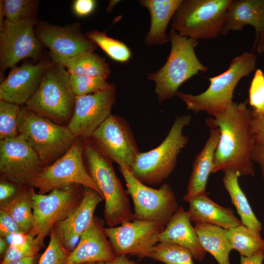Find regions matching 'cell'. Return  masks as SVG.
Listing matches in <instances>:
<instances>
[{
  "label": "cell",
  "mask_w": 264,
  "mask_h": 264,
  "mask_svg": "<svg viewBox=\"0 0 264 264\" xmlns=\"http://www.w3.org/2000/svg\"><path fill=\"white\" fill-rule=\"evenodd\" d=\"M248 102H233L225 111L206 119L207 125L219 128L220 132L212 173L230 170L240 176H254L252 154L256 138L250 124L252 110L247 108Z\"/></svg>",
  "instance_id": "cell-1"
},
{
  "label": "cell",
  "mask_w": 264,
  "mask_h": 264,
  "mask_svg": "<svg viewBox=\"0 0 264 264\" xmlns=\"http://www.w3.org/2000/svg\"><path fill=\"white\" fill-rule=\"evenodd\" d=\"M256 62L254 53L245 52L233 58L226 71L209 78V86L203 92L193 95L178 91L175 96L194 113L205 111L214 117L232 105L237 84L255 69Z\"/></svg>",
  "instance_id": "cell-2"
},
{
  "label": "cell",
  "mask_w": 264,
  "mask_h": 264,
  "mask_svg": "<svg viewBox=\"0 0 264 264\" xmlns=\"http://www.w3.org/2000/svg\"><path fill=\"white\" fill-rule=\"evenodd\" d=\"M169 37L171 48L166 63L157 71L148 74V79L155 84L160 103L175 96L179 87L194 75L207 71L195 53L198 40L182 36L173 29Z\"/></svg>",
  "instance_id": "cell-3"
},
{
  "label": "cell",
  "mask_w": 264,
  "mask_h": 264,
  "mask_svg": "<svg viewBox=\"0 0 264 264\" xmlns=\"http://www.w3.org/2000/svg\"><path fill=\"white\" fill-rule=\"evenodd\" d=\"M83 145L89 173L105 201L107 226L115 227L133 220L128 194L117 177L111 161L88 139H85Z\"/></svg>",
  "instance_id": "cell-4"
},
{
  "label": "cell",
  "mask_w": 264,
  "mask_h": 264,
  "mask_svg": "<svg viewBox=\"0 0 264 264\" xmlns=\"http://www.w3.org/2000/svg\"><path fill=\"white\" fill-rule=\"evenodd\" d=\"M191 121L190 115L176 117L168 134L159 146L138 154L130 169L136 178L145 184L156 185L171 175L180 153L189 142L183 130Z\"/></svg>",
  "instance_id": "cell-5"
},
{
  "label": "cell",
  "mask_w": 264,
  "mask_h": 264,
  "mask_svg": "<svg viewBox=\"0 0 264 264\" xmlns=\"http://www.w3.org/2000/svg\"><path fill=\"white\" fill-rule=\"evenodd\" d=\"M69 77L70 73L62 65L50 63L38 89L26 102L25 108L58 123H68L76 97Z\"/></svg>",
  "instance_id": "cell-6"
},
{
  "label": "cell",
  "mask_w": 264,
  "mask_h": 264,
  "mask_svg": "<svg viewBox=\"0 0 264 264\" xmlns=\"http://www.w3.org/2000/svg\"><path fill=\"white\" fill-rule=\"evenodd\" d=\"M231 1L182 0L172 18V29L197 40L216 38L221 35Z\"/></svg>",
  "instance_id": "cell-7"
},
{
  "label": "cell",
  "mask_w": 264,
  "mask_h": 264,
  "mask_svg": "<svg viewBox=\"0 0 264 264\" xmlns=\"http://www.w3.org/2000/svg\"><path fill=\"white\" fill-rule=\"evenodd\" d=\"M18 131L45 166L67 152L77 138L67 126L55 123L26 108L22 110Z\"/></svg>",
  "instance_id": "cell-8"
},
{
  "label": "cell",
  "mask_w": 264,
  "mask_h": 264,
  "mask_svg": "<svg viewBox=\"0 0 264 264\" xmlns=\"http://www.w3.org/2000/svg\"><path fill=\"white\" fill-rule=\"evenodd\" d=\"M83 152V143L77 138L67 152L53 163L45 166L28 185L38 189V194H45L55 189L79 184L92 189L102 196L85 167Z\"/></svg>",
  "instance_id": "cell-9"
},
{
  "label": "cell",
  "mask_w": 264,
  "mask_h": 264,
  "mask_svg": "<svg viewBox=\"0 0 264 264\" xmlns=\"http://www.w3.org/2000/svg\"><path fill=\"white\" fill-rule=\"evenodd\" d=\"M119 170L133 201V220L152 221L165 226L178 208L170 185L164 184L154 189L138 180L129 169L119 167Z\"/></svg>",
  "instance_id": "cell-10"
},
{
  "label": "cell",
  "mask_w": 264,
  "mask_h": 264,
  "mask_svg": "<svg viewBox=\"0 0 264 264\" xmlns=\"http://www.w3.org/2000/svg\"><path fill=\"white\" fill-rule=\"evenodd\" d=\"M79 197L73 185L53 190L46 195L36 193L32 188L34 224L27 234L35 237L43 246L44 238L54 226L78 206L81 200Z\"/></svg>",
  "instance_id": "cell-11"
},
{
  "label": "cell",
  "mask_w": 264,
  "mask_h": 264,
  "mask_svg": "<svg viewBox=\"0 0 264 264\" xmlns=\"http://www.w3.org/2000/svg\"><path fill=\"white\" fill-rule=\"evenodd\" d=\"M90 138L99 151L119 167L130 170L140 153L129 124L120 116L111 114Z\"/></svg>",
  "instance_id": "cell-12"
},
{
  "label": "cell",
  "mask_w": 264,
  "mask_h": 264,
  "mask_svg": "<svg viewBox=\"0 0 264 264\" xmlns=\"http://www.w3.org/2000/svg\"><path fill=\"white\" fill-rule=\"evenodd\" d=\"M165 226L157 222L134 219L115 227H104L115 256L131 255L148 257L159 242Z\"/></svg>",
  "instance_id": "cell-13"
},
{
  "label": "cell",
  "mask_w": 264,
  "mask_h": 264,
  "mask_svg": "<svg viewBox=\"0 0 264 264\" xmlns=\"http://www.w3.org/2000/svg\"><path fill=\"white\" fill-rule=\"evenodd\" d=\"M38 154L22 134L0 141V171L18 185L28 184L44 167Z\"/></svg>",
  "instance_id": "cell-14"
},
{
  "label": "cell",
  "mask_w": 264,
  "mask_h": 264,
  "mask_svg": "<svg viewBox=\"0 0 264 264\" xmlns=\"http://www.w3.org/2000/svg\"><path fill=\"white\" fill-rule=\"evenodd\" d=\"M116 89L115 86L110 84L97 92L76 96L73 113L67 126L77 138H90L111 114L116 100Z\"/></svg>",
  "instance_id": "cell-15"
},
{
  "label": "cell",
  "mask_w": 264,
  "mask_h": 264,
  "mask_svg": "<svg viewBox=\"0 0 264 264\" xmlns=\"http://www.w3.org/2000/svg\"><path fill=\"white\" fill-rule=\"evenodd\" d=\"M34 18L19 22L4 21L0 33V68L13 67L21 60L37 59L41 50L40 41L35 36Z\"/></svg>",
  "instance_id": "cell-16"
},
{
  "label": "cell",
  "mask_w": 264,
  "mask_h": 264,
  "mask_svg": "<svg viewBox=\"0 0 264 264\" xmlns=\"http://www.w3.org/2000/svg\"><path fill=\"white\" fill-rule=\"evenodd\" d=\"M50 63H25L12 69L0 85V99L17 105L25 104L35 94Z\"/></svg>",
  "instance_id": "cell-17"
},
{
  "label": "cell",
  "mask_w": 264,
  "mask_h": 264,
  "mask_svg": "<svg viewBox=\"0 0 264 264\" xmlns=\"http://www.w3.org/2000/svg\"><path fill=\"white\" fill-rule=\"evenodd\" d=\"M103 199L98 192L88 188L76 208L55 225L54 228L60 241L68 251L71 252L76 247L82 234L92 222L94 211Z\"/></svg>",
  "instance_id": "cell-18"
},
{
  "label": "cell",
  "mask_w": 264,
  "mask_h": 264,
  "mask_svg": "<svg viewBox=\"0 0 264 264\" xmlns=\"http://www.w3.org/2000/svg\"><path fill=\"white\" fill-rule=\"evenodd\" d=\"M38 33L39 39L49 49L52 55L70 58L93 52L96 48L93 42L71 27L43 25Z\"/></svg>",
  "instance_id": "cell-19"
},
{
  "label": "cell",
  "mask_w": 264,
  "mask_h": 264,
  "mask_svg": "<svg viewBox=\"0 0 264 264\" xmlns=\"http://www.w3.org/2000/svg\"><path fill=\"white\" fill-rule=\"evenodd\" d=\"M103 228L94 218L64 264H86L113 260L116 256L106 239Z\"/></svg>",
  "instance_id": "cell-20"
},
{
  "label": "cell",
  "mask_w": 264,
  "mask_h": 264,
  "mask_svg": "<svg viewBox=\"0 0 264 264\" xmlns=\"http://www.w3.org/2000/svg\"><path fill=\"white\" fill-rule=\"evenodd\" d=\"M187 211L178 207L159 237V242L176 244L189 251L193 259L201 261L206 251L201 246Z\"/></svg>",
  "instance_id": "cell-21"
},
{
  "label": "cell",
  "mask_w": 264,
  "mask_h": 264,
  "mask_svg": "<svg viewBox=\"0 0 264 264\" xmlns=\"http://www.w3.org/2000/svg\"><path fill=\"white\" fill-rule=\"evenodd\" d=\"M219 128H212L209 136L202 150L196 155L183 199L188 201L199 195L206 193L209 175L212 173L214 156L220 138Z\"/></svg>",
  "instance_id": "cell-22"
},
{
  "label": "cell",
  "mask_w": 264,
  "mask_h": 264,
  "mask_svg": "<svg viewBox=\"0 0 264 264\" xmlns=\"http://www.w3.org/2000/svg\"><path fill=\"white\" fill-rule=\"evenodd\" d=\"M246 25L254 28L256 36L264 29V0H232L221 35L241 30Z\"/></svg>",
  "instance_id": "cell-23"
},
{
  "label": "cell",
  "mask_w": 264,
  "mask_h": 264,
  "mask_svg": "<svg viewBox=\"0 0 264 264\" xmlns=\"http://www.w3.org/2000/svg\"><path fill=\"white\" fill-rule=\"evenodd\" d=\"M187 202L189 208L187 212L191 221L195 223H208L226 229L242 224L230 208H226L211 200L206 193L197 196Z\"/></svg>",
  "instance_id": "cell-24"
},
{
  "label": "cell",
  "mask_w": 264,
  "mask_h": 264,
  "mask_svg": "<svg viewBox=\"0 0 264 264\" xmlns=\"http://www.w3.org/2000/svg\"><path fill=\"white\" fill-rule=\"evenodd\" d=\"M182 0H142L139 3L149 10L151 24L145 38L147 46L164 44L169 41L168 25Z\"/></svg>",
  "instance_id": "cell-25"
},
{
  "label": "cell",
  "mask_w": 264,
  "mask_h": 264,
  "mask_svg": "<svg viewBox=\"0 0 264 264\" xmlns=\"http://www.w3.org/2000/svg\"><path fill=\"white\" fill-rule=\"evenodd\" d=\"M194 228L201 246L213 255L218 264H231L229 254L233 249L227 229L203 223H195Z\"/></svg>",
  "instance_id": "cell-26"
},
{
  "label": "cell",
  "mask_w": 264,
  "mask_h": 264,
  "mask_svg": "<svg viewBox=\"0 0 264 264\" xmlns=\"http://www.w3.org/2000/svg\"><path fill=\"white\" fill-rule=\"evenodd\" d=\"M54 62L62 65L70 74L101 77L108 79L110 74L105 59L92 52L72 57L64 58L51 55Z\"/></svg>",
  "instance_id": "cell-27"
},
{
  "label": "cell",
  "mask_w": 264,
  "mask_h": 264,
  "mask_svg": "<svg viewBox=\"0 0 264 264\" xmlns=\"http://www.w3.org/2000/svg\"><path fill=\"white\" fill-rule=\"evenodd\" d=\"M239 176L234 171H225L222 177L223 185L236 208L242 223L251 230L260 233L263 228L262 224L256 217L240 187L238 180Z\"/></svg>",
  "instance_id": "cell-28"
},
{
  "label": "cell",
  "mask_w": 264,
  "mask_h": 264,
  "mask_svg": "<svg viewBox=\"0 0 264 264\" xmlns=\"http://www.w3.org/2000/svg\"><path fill=\"white\" fill-rule=\"evenodd\" d=\"M32 190L30 187L0 206L1 209L14 219L24 234L31 230L34 224Z\"/></svg>",
  "instance_id": "cell-29"
},
{
  "label": "cell",
  "mask_w": 264,
  "mask_h": 264,
  "mask_svg": "<svg viewBox=\"0 0 264 264\" xmlns=\"http://www.w3.org/2000/svg\"><path fill=\"white\" fill-rule=\"evenodd\" d=\"M227 236L232 249L239 252L241 256L249 257L264 249V240L260 233L242 223L227 229Z\"/></svg>",
  "instance_id": "cell-30"
},
{
  "label": "cell",
  "mask_w": 264,
  "mask_h": 264,
  "mask_svg": "<svg viewBox=\"0 0 264 264\" xmlns=\"http://www.w3.org/2000/svg\"><path fill=\"white\" fill-rule=\"evenodd\" d=\"M165 264H194L191 253L185 248L173 243L159 242L148 256Z\"/></svg>",
  "instance_id": "cell-31"
},
{
  "label": "cell",
  "mask_w": 264,
  "mask_h": 264,
  "mask_svg": "<svg viewBox=\"0 0 264 264\" xmlns=\"http://www.w3.org/2000/svg\"><path fill=\"white\" fill-rule=\"evenodd\" d=\"M86 36L115 61L125 63L131 57V50L126 44L107 36L105 32L92 30Z\"/></svg>",
  "instance_id": "cell-32"
},
{
  "label": "cell",
  "mask_w": 264,
  "mask_h": 264,
  "mask_svg": "<svg viewBox=\"0 0 264 264\" xmlns=\"http://www.w3.org/2000/svg\"><path fill=\"white\" fill-rule=\"evenodd\" d=\"M22 109L18 105L0 100V139L16 137Z\"/></svg>",
  "instance_id": "cell-33"
},
{
  "label": "cell",
  "mask_w": 264,
  "mask_h": 264,
  "mask_svg": "<svg viewBox=\"0 0 264 264\" xmlns=\"http://www.w3.org/2000/svg\"><path fill=\"white\" fill-rule=\"evenodd\" d=\"M42 245L31 235L26 234L17 242L12 241L8 247L1 264L21 259L35 257Z\"/></svg>",
  "instance_id": "cell-34"
},
{
  "label": "cell",
  "mask_w": 264,
  "mask_h": 264,
  "mask_svg": "<svg viewBox=\"0 0 264 264\" xmlns=\"http://www.w3.org/2000/svg\"><path fill=\"white\" fill-rule=\"evenodd\" d=\"M37 2V0H0V3L5 20L15 23L34 18Z\"/></svg>",
  "instance_id": "cell-35"
},
{
  "label": "cell",
  "mask_w": 264,
  "mask_h": 264,
  "mask_svg": "<svg viewBox=\"0 0 264 264\" xmlns=\"http://www.w3.org/2000/svg\"><path fill=\"white\" fill-rule=\"evenodd\" d=\"M106 78L70 74L69 77L71 88L76 96H83L101 91L108 87Z\"/></svg>",
  "instance_id": "cell-36"
},
{
  "label": "cell",
  "mask_w": 264,
  "mask_h": 264,
  "mask_svg": "<svg viewBox=\"0 0 264 264\" xmlns=\"http://www.w3.org/2000/svg\"><path fill=\"white\" fill-rule=\"evenodd\" d=\"M68 255V251L53 228L50 232L49 244L41 257L39 264H64Z\"/></svg>",
  "instance_id": "cell-37"
},
{
  "label": "cell",
  "mask_w": 264,
  "mask_h": 264,
  "mask_svg": "<svg viewBox=\"0 0 264 264\" xmlns=\"http://www.w3.org/2000/svg\"><path fill=\"white\" fill-rule=\"evenodd\" d=\"M253 113H264V73L261 69L256 70L249 89V100Z\"/></svg>",
  "instance_id": "cell-38"
},
{
  "label": "cell",
  "mask_w": 264,
  "mask_h": 264,
  "mask_svg": "<svg viewBox=\"0 0 264 264\" xmlns=\"http://www.w3.org/2000/svg\"><path fill=\"white\" fill-rule=\"evenodd\" d=\"M0 235L5 239H11L24 235L14 219L4 211L0 210Z\"/></svg>",
  "instance_id": "cell-39"
},
{
  "label": "cell",
  "mask_w": 264,
  "mask_h": 264,
  "mask_svg": "<svg viewBox=\"0 0 264 264\" xmlns=\"http://www.w3.org/2000/svg\"><path fill=\"white\" fill-rule=\"evenodd\" d=\"M250 124L256 138V143L264 142V113L257 115L252 111Z\"/></svg>",
  "instance_id": "cell-40"
},
{
  "label": "cell",
  "mask_w": 264,
  "mask_h": 264,
  "mask_svg": "<svg viewBox=\"0 0 264 264\" xmlns=\"http://www.w3.org/2000/svg\"><path fill=\"white\" fill-rule=\"evenodd\" d=\"M96 1L93 0H76L73 4L74 12L79 16H86L94 10Z\"/></svg>",
  "instance_id": "cell-41"
},
{
  "label": "cell",
  "mask_w": 264,
  "mask_h": 264,
  "mask_svg": "<svg viewBox=\"0 0 264 264\" xmlns=\"http://www.w3.org/2000/svg\"><path fill=\"white\" fill-rule=\"evenodd\" d=\"M252 157L253 161L257 163L261 168L264 184V142L256 143Z\"/></svg>",
  "instance_id": "cell-42"
},
{
  "label": "cell",
  "mask_w": 264,
  "mask_h": 264,
  "mask_svg": "<svg viewBox=\"0 0 264 264\" xmlns=\"http://www.w3.org/2000/svg\"><path fill=\"white\" fill-rule=\"evenodd\" d=\"M16 192V189L14 186L6 182H0V200L1 202L11 198Z\"/></svg>",
  "instance_id": "cell-43"
},
{
  "label": "cell",
  "mask_w": 264,
  "mask_h": 264,
  "mask_svg": "<svg viewBox=\"0 0 264 264\" xmlns=\"http://www.w3.org/2000/svg\"><path fill=\"white\" fill-rule=\"evenodd\" d=\"M264 260V250L249 256H241L240 264H263Z\"/></svg>",
  "instance_id": "cell-44"
},
{
  "label": "cell",
  "mask_w": 264,
  "mask_h": 264,
  "mask_svg": "<svg viewBox=\"0 0 264 264\" xmlns=\"http://www.w3.org/2000/svg\"><path fill=\"white\" fill-rule=\"evenodd\" d=\"M97 264H137L135 262L129 260L125 255L116 256L115 258L110 261L98 263Z\"/></svg>",
  "instance_id": "cell-45"
},
{
  "label": "cell",
  "mask_w": 264,
  "mask_h": 264,
  "mask_svg": "<svg viewBox=\"0 0 264 264\" xmlns=\"http://www.w3.org/2000/svg\"><path fill=\"white\" fill-rule=\"evenodd\" d=\"M255 46L259 54L264 55V29L256 36Z\"/></svg>",
  "instance_id": "cell-46"
},
{
  "label": "cell",
  "mask_w": 264,
  "mask_h": 264,
  "mask_svg": "<svg viewBox=\"0 0 264 264\" xmlns=\"http://www.w3.org/2000/svg\"><path fill=\"white\" fill-rule=\"evenodd\" d=\"M35 260V257H31L12 261L4 264H34Z\"/></svg>",
  "instance_id": "cell-47"
},
{
  "label": "cell",
  "mask_w": 264,
  "mask_h": 264,
  "mask_svg": "<svg viewBox=\"0 0 264 264\" xmlns=\"http://www.w3.org/2000/svg\"><path fill=\"white\" fill-rule=\"evenodd\" d=\"M7 245V242L6 240L2 237L0 238V254L2 253Z\"/></svg>",
  "instance_id": "cell-48"
},
{
  "label": "cell",
  "mask_w": 264,
  "mask_h": 264,
  "mask_svg": "<svg viewBox=\"0 0 264 264\" xmlns=\"http://www.w3.org/2000/svg\"><path fill=\"white\" fill-rule=\"evenodd\" d=\"M93 264V263H88V264Z\"/></svg>",
  "instance_id": "cell-49"
},
{
  "label": "cell",
  "mask_w": 264,
  "mask_h": 264,
  "mask_svg": "<svg viewBox=\"0 0 264 264\" xmlns=\"http://www.w3.org/2000/svg\"></svg>",
  "instance_id": "cell-50"
}]
</instances>
